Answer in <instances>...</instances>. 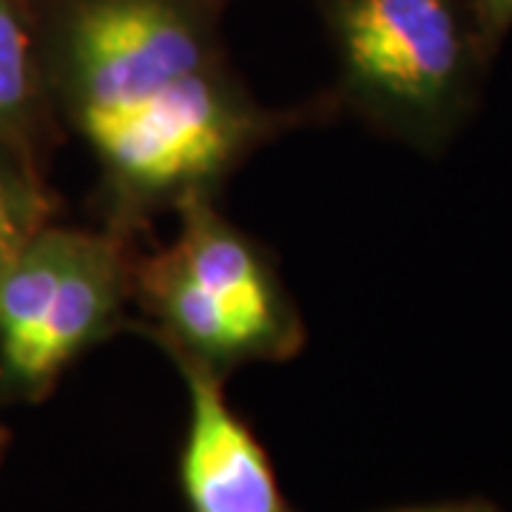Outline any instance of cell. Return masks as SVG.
Listing matches in <instances>:
<instances>
[{"label": "cell", "instance_id": "obj_1", "mask_svg": "<svg viewBox=\"0 0 512 512\" xmlns=\"http://www.w3.org/2000/svg\"><path fill=\"white\" fill-rule=\"evenodd\" d=\"M220 0H37L60 128L92 151L103 225L140 237L154 217L217 197L276 137L316 120L259 103L222 40Z\"/></svg>", "mask_w": 512, "mask_h": 512}, {"label": "cell", "instance_id": "obj_2", "mask_svg": "<svg viewBox=\"0 0 512 512\" xmlns=\"http://www.w3.org/2000/svg\"><path fill=\"white\" fill-rule=\"evenodd\" d=\"M177 217V237L137 256L140 333L171 362L220 379L245 365L293 359L305 348V322L274 256L222 214L217 197H194Z\"/></svg>", "mask_w": 512, "mask_h": 512}, {"label": "cell", "instance_id": "obj_3", "mask_svg": "<svg viewBox=\"0 0 512 512\" xmlns=\"http://www.w3.org/2000/svg\"><path fill=\"white\" fill-rule=\"evenodd\" d=\"M336 100L384 137L441 154L470 123L490 69L470 0H316Z\"/></svg>", "mask_w": 512, "mask_h": 512}, {"label": "cell", "instance_id": "obj_4", "mask_svg": "<svg viewBox=\"0 0 512 512\" xmlns=\"http://www.w3.org/2000/svg\"><path fill=\"white\" fill-rule=\"evenodd\" d=\"M137 237L49 222L0 268V404H37L89 350L134 325Z\"/></svg>", "mask_w": 512, "mask_h": 512}, {"label": "cell", "instance_id": "obj_5", "mask_svg": "<svg viewBox=\"0 0 512 512\" xmlns=\"http://www.w3.org/2000/svg\"><path fill=\"white\" fill-rule=\"evenodd\" d=\"M188 393L177 478L188 512H296L274 461L225 399V379L174 362Z\"/></svg>", "mask_w": 512, "mask_h": 512}, {"label": "cell", "instance_id": "obj_6", "mask_svg": "<svg viewBox=\"0 0 512 512\" xmlns=\"http://www.w3.org/2000/svg\"><path fill=\"white\" fill-rule=\"evenodd\" d=\"M57 140L60 120L40 52L37 0H0V148L43 168Z\"/></svg>", "mask_w": 512, "mask_h": 512}, {"label": "cell", "instance_id": "obj_7", "mask_svg": "<svg viewBox=\"0 0 512 512\" xmlns=\"http://www.w3.org/2000/svg\"><path fill=\"white\" fill-rule=\"evenodd\" d=\"M57 202L43 177V168L20 154L0 148V268L55 222Z\"/></svg>", "mask_w": 512, "mask_h": 512}, {"label": "cell", "instance_id": "obj_8", "mask_svg": "<svg viewBox=\"0 0 512 512\" xmlns=\"http://www.w3.org/2000/svg\"><path fill=\"white\" fill-rule=\"evenodd\" d=\"M478 20V32L490 55H498L501 43L512 32V0H470Z\"/></svg>", "mask_w": 512, "mask_h": 512}, {"label": "cell", "instance_id": "obj_9", "mask_svg": "<svg viewBox=\"0 0 512 512\" xmlns=\"http://www.w3.org/2000/svg\"><path fill=\"white\" fill-rule=\"evenodd\" d=\"M387 512H501L490 501H450V504H421V507H402Z\"/></svg>", "mask_w": 512, "mask_h": 512}, {"label": "cell", "instance_id": "obj_10", "mask_svg": "<svg viewBox=\"0 0 512 512\" xmlns=\"http://www.w3.org/2000/svg\"><path fill=\"white\" fill-rule=\"evenodd\" d=\"M6 447H9V430L0 424V461H3V456H6Z\"/></svg>", "mask_w": 512, "mask_h": 512}, {"label": "cell", "instance_id": "obj_11", "mask_svg": "<svg viewBox=\"0 0 512 512\" xmlns=\"http://www.w3.org/2000/svg\"><path fill=\"white\" fill-rule=\"evenodd\" d=\"M220 3H222V6H228V3H231V0H220Z\"/></svg>", "mask_w": 512, "mask_h": 512}]
</instances>
